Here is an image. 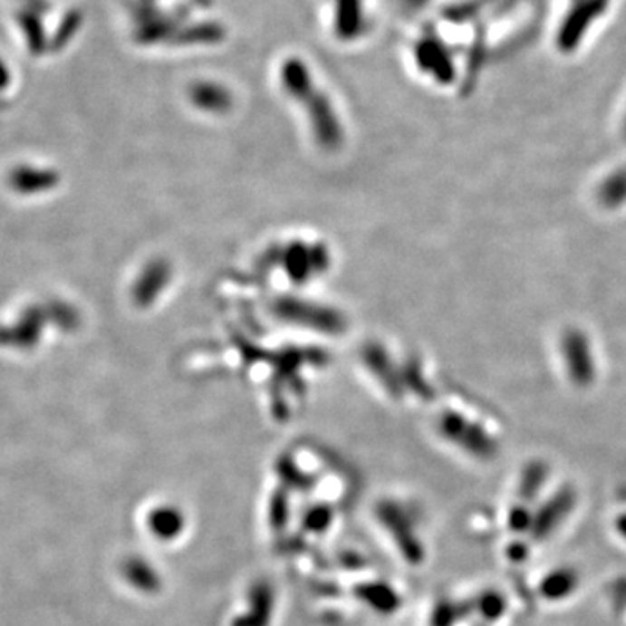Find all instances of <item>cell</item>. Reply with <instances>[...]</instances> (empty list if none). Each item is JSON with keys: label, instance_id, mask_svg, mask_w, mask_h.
I'll list each match as a JSON object with an SVG mask.
<instances>
[{"label": "cell", "instance_id": "8992f818", "mask_svg": "<svg viewBox=\"0 0 626 626\" xmlns=\"http://www.w3.org/2000/svg\"><path fill=\"white\" fill-rule=\"evenodd\" d=\"M195 101L204 107H223L228 101V96L221 87L197 86L192 92Z\"/></svg>", "mask_w": 626, "mask_h": 626}, {"label": "cell", "instance_id": "277c9868", "mask_svg": "<svg viewBox=\"0 0 626 626\" xmlns=\"http://www.w3.org/2000/svg\"><path fill=\"white\" fill-rule=\"evenodd\" d=\"M478 614L486 620V621H496L506 609V601L501 593H497L495 590H487L484 593H480L474 601Z\"/></svg>", "mask_w": 626, "mask_h": 626}, {"label": "cell", "instance_id": "ba28073f", "mask_svg": "<svg viewBox=\"0 0 626 626\" xmlns=\"http://www.w3.org/2000/svg\"><path fill=\"white\" fill-rule=\"evenodd\" d=\"M529 555V546L524 543H512L508 548V557L514 562H524Z\"/></svg>", "mask_w": 626, "mask_h": 626}, {"label": "cell", "instance_id": "9c48e42d", "mask_svg": "<svg viewBox=\"0 0 626 626\" xmlns=\"http://www.w3.org/2000/svg\"><path fill=\"white\" fill-rule=\"evenodd\" d=\"M9 84V68L4 63V60H0V89L7 87Z\"/></svg>", "mask_w": 626, "mask_h": 626}, {"label": "cell", "instance_id": "5b68a950", "mask_svg": "<svg viewBox=\"0 0 626 626\" xmlns=\"http://www.w3.org/2000/svg\"><path fill=\"white\" fill-rule=\"evenodd\" d=\"M20 24H22L23 34L26 37L30 51L32 53L43 51L45 43H43V24H41L39 14L32 9H24L20 14Z\"/></svg>", "mask_w": 626, "mask_h": 626}, {"label": "cell", "instance_id": "30bf717a", "mask_svg": "<svg viewBox=\"0 0 626 626\" xmlns=\"http://www.w3.org/2000/svg\"><path fill=\"white\" fill-rule=\"evenodd\" d=\"M616 529L626 540V514H623L621 517L616 518Z\"/></svg>", "mask_w": 626, "mask_h": 626}, {"label": "cell", "instance_id": "7a4b0ae2", "mask_svg": "<svg viewBox=\"0 0 626 626\" xmlns=\"http://www.w3.org/2000/svg\"><path fill=\"white\" fill-rule=\"evenodd\" d=\"M580 583V576L574 569H555L541 582V593L548 601H562L569 597Z\"/></svg>", "mask_w": 626, "mask_h": 626}, {"label": "cell", "instance_id": "52a82bcc", "mask_svg": "<svg viewBox=\"0 0 626 626\" xmlns=\"http://www.w3.org/2000/svg\"><path fill=\"white\" fill-rule=\"evenodd\" d=\"M533 520H535V515L527 508L515 506L508 515V527L512 533H525V531H531Z\"/></svg>", "mask_w": 626, "mask_h": 626}, {"label": "cell", "instance_id": "6da1fadb", "mask_svg": "<svg viewBox=\"0 0 626 626\" xmlns=\"http://www.w3.org/2000/svg\"><path fill=\"white\" fill-rule=\"evenodd\" d=\"M576 496L573 491H562L552 497L544 506H541L540 512L535 515L531 535L535 540L548 538L562 522L567 518L569 512L574 508Z\"/></svg>", "mask_w": 626, "mask_h": 626}, {"label": "cell", "instance_id": "3957f363", "mask_svg": "<svg viewBox=\"0 0 626 626\" xmlns=\"http://www.w3.org/2000/svg\"><path fill=\"white\" fill-rule=\"evenodd\" d=\"M364 16L361 0H338L336 5V32L343 39H353L362 32Z\"/></svg>", "mask_w": 626, "mask_h": 626}]
</instances>
